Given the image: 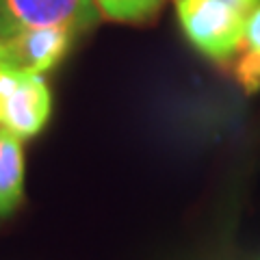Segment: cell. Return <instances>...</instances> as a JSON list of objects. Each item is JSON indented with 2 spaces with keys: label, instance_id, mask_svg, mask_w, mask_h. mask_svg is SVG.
Here are the masks:
<instances>
[{
  "label": "cell",
  "instance_id": "obj_1",
  "mask_svg": "<svg viewBox=\"0 0 260 260\" xmlns=\"http://www.w3.org/2000/svg\"><path fill=\"white\" fill-rule=\"evenodd\" d=\"M186 39L210 61L228 63L239 54L249 11L232 0H174Z\"/></svg>",
  "mask_w": 260,
  "mask_h": 260
},
{
  "label": "cell",
  "instance_id": "obj_2",
  "mask_svg": "<svg viewBox=\"0 0 260 260\" xmlns=\"http://www.w3.org/2000/svg\"><path fill=\"white\" fill-rule=\"evenodd\" d=\"M52 98L42 74L0 68V115L3 126L20 139H30L50 119Z\"/></svg>",
  "mask_w": 260,
  "mask_h": 260
},
{
  "label": "cell",
  "instance_id": "obj_3",
  "mask_svg": "<svg viewBox=\"0 0 260 260\" xmlns=\"http://www.w3.org/2000/svg\"><path fill=\"white\" fill-rule=\"evenodd\" d=\"M100 22L95 0H0V35L37 26L87 30Z\"/></svg>",
  "mask_w": 260,
  "mask_h": 260
},
{
  "label": "cell",
  "instance_id": "obj_4",
  "mask_svg": "<svg viewBox=\"0 0 260 260\" xmlns=\"http://www.w3.org/2000/svg\"><path fill=\"white\" fill-rule=\"evenodd\" d=\"M76 30L68 26H37L0 35V68L46 74L68 54Z\"/></svg>",
  "mask_w": 260,
  "mask_h": 260
},
{
  "label": "cell",
  "instance_id": "obj_5",
  "mask_svg": "<svg viewBox=\"0 0 260 260\" xmlns=\"http://www.w3.org/2000/svg\"><path fill=\"white\" fill-rule=\"evenodd\" d=\"M24 193V152L22 139L0 126V217L11 215Z\"/></svg>",
  "mask_w": 260,
  "mask_h": 260
},
{
  "label": "cell",
  "instance_id": "obj_6",
  "mask_svg": "<svg viewBox=\"0 0 260 260\" xmlns=\"http://www.w3.org/2000/svg\"><path fill=\"white\" fill-rule=\"evenodd\" d=\"M237 80L247 93H254L260 89V5L249 15L245 35H243L239 48Z\"/></svg>",
  "mask_w": 260,
  "mask_h": 260
},
{
  "label": "cell",
  "instance_id": "obj_7",
  "mask_svg": "<svg viewBox=\"0 0 260 260\" xmlns=\"http://www.w3.org/2000/svg\"><path fill=\"white\" fill-rule=\"evenodd\" d=\"M165 0H95L102 18L113 22H143L156 13Z\"/></svg>",
  "mask_w": 260,
  "mask_h": 260
},
{
  "label": "cell",
  "instance_id": "obj_8",
  "mask_svg": "<svg viewBox=\"0 0 260 260\" xmlns=\"http://www.w3.org/2000/svg\"><path fill=\"white\" fill-rule=\"evenodd\" d=\"M0 126H3V115H0Z\"/></svg>",
  "mask_w": 260,
  "mask_h": 260
},
{
  "label": "cell",
  "instance_id": "obj_9",
  "mask_svg": "<svg viewBox=\"0 0 260 260\" xmlns=\"http://www.w3.org/2000/svg\"><path fill=\"white\" fill-rule=\"evenodd\" d=\"M213 260H225V258H213Z\"/></svg>",
  "mask_w": 260,
  "mask_h": 260
}]
</instances>
